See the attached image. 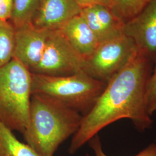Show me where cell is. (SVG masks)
Listing matches in <instances>:
<instances>
[{"label":"cell","instance_id":"18","mask_svg":"<svg viewBox=\"0 0 156 156\" xmlns=\"http://www.w3.org/2000/svg\"><path fill=\"white\" fill-rule=\"evenodd\" d=\"M80 6L83 8L94 5L105 6L111 8L113 0H76Z\"/></svg>","mask_w":156,"mask_h":156},{"label":"cell","instance_id":"4","mask_svg":"<svg viewBox=\"0 0 156 156\" xmlns=\"http://www.w3.org/2000/svg\"><path fill=\"white\" fill-rule=\"evenodd\" d=\"M106 84L84 72L64 76L31 73V91L50 97L83 116L94 107Z\"/></svg>","mask_w":156,"mask_h":156},{"label":"cell","instance_id":"15","mask_svg":"<svg viewBox=\"0 0 156 156\" xmlns=\"http://www.w3.org/2000/svg\"><path fill=\"white\" fill-rule=\"evenodd\" d=\"M90 146L94 151L95 156H108L102 149L100 137L97 135L90 140ZM134 156H156V144H151L143 151Z\"/></svg>","mask_w":156,"mask_h":156},{"label":"cell","instance_id":"13","mask_svg":"<svg viewBox=\"0 0 156 156\" xmlns=\"http://www.w3.org/2000/svg\"><path fill=\"white\" fill-rule=\"evenodd\" d=\"M15 28L10 21L0 20V67L13 58Z\"/></svg>","mask_w":156,"mask_h":156},{"label":"cell","instance_id":"17","mask_svg":"<svg viewBox=\"0 0 156 156\" xmlns=\"http://www.w3.org/2000/svg\"><path fill=\"white\" fill-rule=\"evenodd\" d=\"M12 8L13 0H0V20H10Z\"/></svg>","mask_w":156,"mask_h":156},{"label":"cell","instance_id":"19","mask_svg":"<svg viewBox=\"0 0 156 156\" xmlns=\"http://www.w3.org/2000/svg\"><path fill=\"white\" fill-rule=\"evenodd\" d=\"M153 73H156V66H155V68L154 69V71H153Z\"/></svg>","mask_w":156,"mask_h":156},{"label":"cell","instance_id":"14","mask_svg":"<svg viewBox=\"0 0 156 156\" xmlns=\"http://www.w3.org/2000/svg\"><path fill=\"white\" fill-rule=\"evenodd\" d=\"M151 0H113L111 9L124 23L138 15Z\"/></svg>","mask_w":156,"mask_h":156},{"label":"cell","instance_id":"9","mask_svg":"<svg viewBox=\"0 0 156 156\" xmlns=\"http://www.w3.org/2000/svg\"><path fill=\"white\" fill-rule=\"evenodd\" d=\"M82 10L76 0H41L31 23L48 31L58 30Z\"/></svg>","mask_w":156,"mask_h":156},{"label":"cell","instance_id":"3","mask_svg":"<svg viewBox=\"0 0 156 156\" xmlns=\"http://www.w3.org/2000/svg\"><path fill=\"white\" fill-rule=\"evenodd\" d=\"M32 95L31 73L13 58L0 67V122L23 134L27 128Z\"/></svg>","mask_w":156,"mask_h":156},{"label":"cell","instance_id":"7","mask_svg":"<svg viewBox=\"0 0 156 156\" xmlns=\"http://www.w3.org/2000/svg\"><path fill=\"white\" fill-rule=\"evenodd\" d=\"M123 33L133 40L140 53L156 62V0H151L138 15L124 23Z\"/></svg>","mask_w":156,"mask_h":156},{"label":"cell","instance_id":"16","mask_svg":"<svg viewBox=\"0 0 156 156\" xmlns=\"http://www.w3.org/2000/svg\"><path fill=\"white\" fill-rule=\"evenodd\" d=\"M146 108L151 116L156 112V73H153L147 84L146 90Z\"/></svg>","mask_w":156,"mask_h":156},{"label":"cell","instance_id":"1","mask_svg":"<svg viewBox=\"0 0 156 156\" xmlns=\"http://www.w3.org/2000/svg\"><path fill=\"white\" fill-rule=\"evenodd\" d=\"M153 62L138 51L136 57L106 84L94 106L83 117L69 147L71 154L89 142L101 129L122 119L132 121L138 131L150 128L153 120L146 111V90Z\"/></svg>","mask_w":156,"mask_h":156},{"label":"cell","instance_id":"10","mask_svg":"<svg viewBox=\"0 0 156 156\" xmlns=\"http://www.w3.org/2000/svg\"><path fill=\"white\" fill-rule=\"evenodd\" d=\"M59 30L84 59L88 58L100 44L97 38L80 14L70 19Z\"/></svg>","mask_w":156,"mask_h":156},{"label":"cell","instance_id":"2","mask_svg":"<svg viewBox=\"0 0 156 156\" xmlns=\"http://www.w3.org/2000/svg\"><path fill=\"white\" fill-rule=\"evenodd\" d=\"M83 116L50 97L31 95L26 144L40 156H54L59 146L78 131Z\"/></svg>","mask_w":156,"mask_h":156},{"label":"cell","instance_id":"8","mask_svg":"<svg viewBox=\"0 0 156 156\" xmlns=\"http://www.w3.org/2000/svg\"><path fill=\"white\" fill-rule=\"evenodd\" d=\"M49 32L47 30L35 27L32 23L15 28L13 58L31 71L42 58Z\"/></svg>","mask_w":156,"mask_h":156},{"label":"cell","instance_id":"5","mask_svg":"<svg viewBox=\"0 0 156 156\" xmlns=\"http://www.w3.org/2000/svg\"><path fill=\"white\" fill-rule=\"evenodd\" d=\"M138 54L133 40L124 34L100 43L85 59L83 72L107 84Z\"/></svg>","mask_w":156,"mask_h":156},{"label":"cell","instance_id":"6","mask_svg":"<svg viewBox=\"0 0 156 156\" xmlns=\"http://www.w3.org/2000/svg\"><path fill=\"white\" fill-rule=\"evenodd\" d=\"M84 62L58 29L49 31L42 58L30 72L52 76H69L83 72Z\"/></svg>","mask_w":156,"mask_h":156},{"label":"cell","instance_id":"12","mask_svg":"<svg viewBox=\"0 0 156 156\" xmlns=\"http://www.w3.org/2000/svg\"><path fill=\"white\" fill-rule=\"evenodd\" d=\"M41 0H13L10 22L15 28L32 23Z\"/></svg>","mask_w":156,"mask_h":156},{"label":"cell","instance_id":"11","mask_svg":"<svg viewBox=\"0 0 156 156\" xmlns=\"http://www.w3.org/2000/svg\"><path fill=\"white\" fill-rule=\"evenodd\" d=\"M0 156H40L27 144L18 140L13 131L0 122Z\"/></svg>","mask_w":156,"mask_h":156}]
</instances>
